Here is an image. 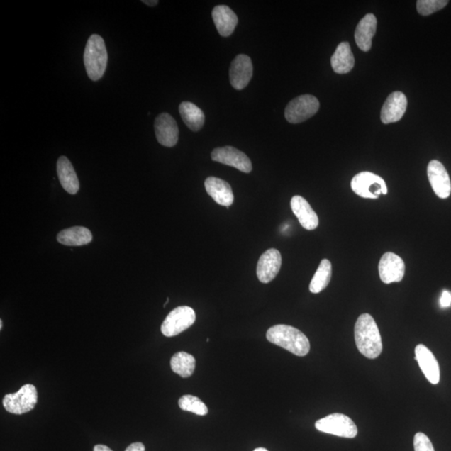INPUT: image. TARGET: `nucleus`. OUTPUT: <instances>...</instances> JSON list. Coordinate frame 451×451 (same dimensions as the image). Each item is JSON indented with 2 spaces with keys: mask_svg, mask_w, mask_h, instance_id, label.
<instances>
[{
  "mask_svg": "<svg viewBox=\"0 0 451 451\" xmlns=\"http://www.w3.org/2000/svg\"><path fill=\"white\" fill-rule=\"evenodd\" d=\"M355 344L360 354L370 360L382 355L383 345L377 323L369 313H364L357 319L355 327Z\"/></svg>",
  "mask_w": 451,
  "mask_h": 451,
  "instance_id": "f257e3e1",
  "label": "nucleus"
},
{
  "mask_svg": "<svg viewBox=\"0 0 451 451\" xmlns=\"http://www.w3.org/2000/svg\"><path fill=\"white\" fill-rule=\"evenodd\" d=\"M267 340L295 355L306 356L310 351L308 338L304 333L292 326L279 324L267 332Z\"/></svg>",
  "mask_w": 451,
  "mask_h": 451,
  "instance_id": "f03ea898",
  "label": "nucleus"
},
{
  "mask_svg": "<svg viewBox=\"0 0 451 451\" xmlns=\"http://www.w3.org/2000/svg\"><path fill=\"white\" fill-rule=\"evenodd\" d=\"M108 54L104 40L92 35L87 41L84 53V63L89 78L97 82L104 75L107 67Z\"/></svg>",
  "mask_w": 451,
  "mask_h": 451,
  "instance_id": "7ed1b4c3",
  "label": "nucleus"
},
{
  "mask_svg": "<svg viewBox=\"0 0 451 451\" xmlns=\"http://www.w3.org/2000/svg\"><path fill=\"white\" fill-rule=\"evenodd\" d=\"M351 188L355 194L363 199H377L386 195L388 188L382 177L369 172L357 174L351 181Z\"/></svg>",
  "mask_w": 451,
  "mask_h": 451,
  "instance_id": "20e7f679",
  "label": "nucleus"
},
{
  "mask_svg": "<svg viewBox=\"0 0 451 451\" xmlns=\"http://www.w3.org/2000/svg\"><path fill=\"white\" fill-rule=\"evenodd\" d=\"M38 402V393L35 385H23L20 391L8 394L3 399V406L13 415H23L34 410Z\"/></svg>",
  "mask_w": 451,
  "mask_h": 451,
  "instance_id": "39448f33",
  "label": "nucleus"
},
{
  "mask_svg": "<svg viewBox=\"0 0 451 451\" xmlns=\"http://www.w3.org/2000/svg\"><path fill=\"white\" fill-rule=\"evenodd\" d=\"M316 428L323 433L344 438H355L358 434L355 423L349 416L343 413H332L316 423Z\"/></svg>",
  "mask_w": 451,
  "mask_h": 451,
  "instance_id": "423d86ee",
  "label": "nucleus"
},
{
  "mask_svg": "<svg viewBox=\"0 0 451 451\" xmlns=\"http://www.w3.org/2000/svg\"><path fill=\"white\" fill-rule=\"evenodd\" d=\"M319 101L311 95L300 96L289 103L285 109V118L292 124L301 123L316 114Z\"/></svg>",
  "mask_w": 451,
  "mask_h": 451,
  "instance_id": "0eeeda50",
  "label": "nucleus"
},
{
  "mask_svg": "<svg viewBox=\"0 0 451 451\" xmlns=\"http://www.w3.org/2000/svg\"><path fill=\"white\" fill-rule=\"evenodd\" d=\"M195 321L194 309L188 306L177 307L168 314L162 323V333L167 337L177 336L189 328Z\"/></svg>",
  "mask_w": 451,
  "mask_h": 451,
  "instance_id": "6e6552de",
  "label": "nucleus"
},
{
  "mask_svg": "<svg viewBox=\"0 0 451 451\" xmlns=\"http://www.w3.org/2000/svg\"><path fill=\"white\" fill-rule=\"evenodd\" d=\"M379 278L384 284L399 283L406 274V265L396 253H384L379 263Z\"/></svg>",
  "mask_w": 451,
  "mask_h": 451,
  "instance_id": "1a4fd4ad",
  "label": "nucleus"
},
{
  "mask_svg": "<svg viewBox=\"0 0 451 451\" xmlns=\"http://www.w3.org/2000/svg\"><path fill=\"white\" fill-rule=\"evenodd\" d=\"M211 156L213 161L235 167L242 172L249 173L252 170V162L247 155L233 147L216 148Z\"/></svg>",
  "mask_w": 451,
  "mask_h": 451,
  "instance_id": "9d476101",
  "label": "nucleus"
},
{
  "mask_svg": "<svg viewBox=\"0 0 451 451\" xmlns=\"http://www.w3.org/2000/svg\"><path fill=\"white\" fill-rule=\"evenodd\" d=\"M427 175L436 196L441 199H448L451 194V182L443 164L436 160L431 161L427 167Z\"/></svg>",
  "mask_w": 451,
  "mask_h": 451,
  "instance_id": "9b49d317",
  "label": "nucleus"
},
{
  "mask_svg": "<svg viewBox=\"0 0 451 451\" xmlns=\"http://www.w3.org/2000/svg\"><path fill=\"white\" fill-rule=\"evenodd\" d=\"M282 265L281 253L271 248L263 252L258 260L257 276L262 284H269L279 274Z\"/></svg>",
  "mask_w": 451,
  "mask_h": 451,
  "instance_id": "f8f14e48",
  "label": "nucleus"
},
{
  "mask_svg": "<svg viewBox=\"0 0 451 451\" xmlns=\"http://www.w3.org/2000/svg\"><path fill=\"white\" fill-rule=\"evenodd\" d=\"M252 73L253 67L250 57L246 55H239L230 67V82L234 89L241 91L250 82Z\"/></svg>",
  "mask_w": 451,
  "mask_h": 451,
  "instance_id": "ddd939ff",
  "label": "nucleus"
},
{
  "mask_svg": "<svg viewBox=\"0 0 451 451\" xmlns=\"http://www.w3.org/2000/svg\"><path fill=\"white\" fill-rule=\"evenodd\" d=\"M155 133L158 143L164 147H173L178 142L179 130L177 121L168 113H162L155 121Z\"/></svg>",
  "mask_w": 451,
  "mask_h": 451,
  "instance_id": "4468645a",
  "label": "nucleus"
},
{
  "mask_svg": "<svg viewBox=\"0 0 451 451\" xmlns=\"http://www.w3.org/2000/svg\"><path fill=\"white\" fill-rule=\"evenodd\" d=\"M407 98L401 91L393 92L388 96L382 110L384 124L394 123L402 119L407 109Z\"/></svg>",
  "mask_w": 451,
  "mask_h": 451,
  "instance_id": "2eb2a0df",
  "label": "nucleus"
},
{
  "mask_svg": "<svg viewBox=\"0 0 451 451\" xmlns=\"http://www.w3.org/2000/svg\"><path fill=\"white\" fill-rule=\"evenodd\" d=\"M415 352L416 360L425 378L432 384H438L440 378V365L433 353L424 345H418Z\"/></svg>",
  "mask_w": 451,
  "mask_h": 451,
  "instance_id": "dca6fc26",
  "label": "nucleus"
},
{
  "mask_svg": "<svg viewBox=\"0 0 451 451\" xmlns=\"http://www.w3.org/2000/svg\"><path fill=\"white\" fill-rule=\"evenodd\" d=\"M206 192L218 205L230 208L234 201L233 192L229 183L220 178L210 177L205 181Z\"/></svg>",
  "mask_w": 451,
  "mask_h": 451,
  "instance_id": "f3484780",
  "label": "nucleus"
},
{
  "mask_svg": "<svg viewBox=\"0 0 451 451\" xmlns=\"http://www.w3.org/2000/svg\"><path fill=\"white\" fill-rule=\"evenodd\" d=\"M291 208L304 228L312 231L318 228L319 223L318 215L304 197L294 196L291 199Z\"/></svg>",
  "mask_w": 451,
  "mask_h": 451,
  "instance_id": "a211bd4d",
  "label": "nucleus"
},
{
  "mask_svg": "<svg viewBox=\"0 0 451 451\" xmlns=\"http://www.w3.org/2000/svg\"><path fill=\"white\" fill-rule=\"evenodd\" d=\"M377 29V18L373 13L366 15L356 27L355 39L361 50L368 52L372 46V39Z\"/></svg>",
  "mask_w": 451,
  "mask_h": 451,
  "instance_id": "6ab92c4d",
  "label": "nucleus"
},
{
  "mask_svg": "<svg viewBox=\"0 0 451 451\" xmlns=\"http://www.w3.org/2000/svg\"><path fill=\"white\" fill-rule=\"evenodd\" d=\"M213 18L219 34L228 37L234 32L238 18L231 9L227 6H218L213 9Z\"/></svg>",
  "mask_w": 451,
  "mask_h": 451,
  "instance_id": "aec40b11",
  "label": "nucleus"
},
{
  "mask_svg": "<svg viewBox=\"0 0 451 451\" xmlns=\"http://www.w3.org/2000/svg\"><path fill=\"white\" fill-rule=\"evenodd\" d=\"M57 174L61 186L69 194H77L79 182L72 162L67 157H60L57 162Z\"/></svg>",
  "mask_w": 451,
  "mask_h": 451,
  "instance_id": "412c9836",
  "label": "nucleus"
},
{
  "mask_svg": "<svg viewBox=\"0 0 451 451\" xmlns=\"http://www.w3.org/2000/svg\"><path fill=\"white\" fill-rule=\"evenodd\" d=\"M331 65L337 74H347L355 67V57L351 47L347 42H342L338 45L335 54L331 57Z\"/></svg>",
  "mask_w": 451,
  "mask_h": 451,
  "instance_id": "4be33fe9",
  "label": "nucleus"
},
{
  "mask_svg": "<svg viewBox=\"0 0 451 451\" xmlns=\"http://www.w3.org/2000/svg\"><path fill=\"white\" fill-rule=\"evenodd\" d=\"M57 240L65 246H83L92 241V234L87 228L74 227L60 232Z\"/></svg>",
  "mask_w": 451,
  "mask_h": 451,
  "instance_id": "5701e85b",
  "label": "nucleus"
},
{
  "mask_svg": "<svg viewBox=\"0 0 451 451\" xmlns=\"http://www.w3.org/2000/svg\"><path fill=\"white\" fill-rule=\"evenodd\" d=\"M179 112L187 128L192 131H199L204 125L205 115L203 111L194 103L184 101L179 106Z\"/></svg>",
  "mask_w": 451,
  "mask_h": 451,
  "instance_id": "b1692460",
  "label": "nucleus"
},
{
  "mask_svg": "<svg viewBox=\"0 0 451 451\" xmlns=\"http://www.w3.org/2000/svg\"><path fill=\"white\" fill-rule=\"evenodd\" d=\"M332 277V265L330 260H323L319 265L316 274L313 277L309 285L310 292L319 294L325 289L330 283Z\"/></svg>",
  "mask_w": 451,
  "mask_h": 451,
  "instance_id": "393cba45",
  "label": "nucleus"
},
{
  "mask_svg": "<svg viewBox=\"0 0 451 451\" xmlns=\"http://www.w3.org/2000/svg\"><path fill=\"white\" fill-rule=\"evenodd\" d=\"M171 367L174 373L182 378H188L194 373L196 360L194 356L186 352H179L172 356Z\"/></svg>",
  "mask_w": 451,
  "mask_h": 451,
  "instance_id": "a878e982",
  "label": "nucleus"
},
{
  "mask_svg": "<svg viewBox=\"0 0 451 451\" xmlns=\"http://www.w3.org/2000/svg\"><path fill=\"white\" fill-rule=\"evenodd\" d=\"M178 405L182 411L194 413L196 415L204 416L208 413V408L205 403L199 397L191 394L183 396L178 401Z\"/></svg>",
  "mask_w": 451,
  "mask_h": 451,
  "instance_id": "bb28decb",
  "label": "nucleus"
},
{
  "mask_svg": "<svg viewBox=\"0 0 451 451\" xmlns=\"http://www.w3.org/2000/svg\"><path fill=\"white\" fill-rule=\"evenodd\" d=\"M448 3L446 0H419L417 1L416 7L420 15L427 16L440 11L447 6Z\"/></svg>",
  "mask_w": 451,
  "mask_h": 451,
  "instance_id": "cd10ccee",
  "label": "nucleus"
},
{
  "mask_svg": "<svg viewBox=\"0 0 451 451\" xmlns=\"http://www.w3.org/2000/svg\"><path fill=\"white\" fill-rule=\"evenodd\" d=\"M413 447L415 451H435L429 437L422 432H418L413 437Z\"/></svg>",
  "mask_w": 451,
  "mask_h": 451,
  "instance_id": "c85d7f7f",
  "label": "nucleus"
},
{
  "mask_svg": "<svg viewBox=\"0 0 451 451\" xmlns=\"http://www.w3.org/2000/svg\"><path fill=\"white\" fill-rule=\"evenodd\" d=\"M440 307L442 308L451 306V293L448 290H444L440 300Z\"/></svg>",
  "mask_w": 451,
  "mask_h": 451,
  "instance_id": "c756f323",
  "label": "nucleus"
},
{
  "mask_svg": "<svg viewBox=\"0 0 451 451\" xmlns=\"http://www.w3.org/2000/svg\"><path fill=\"white\" fill-rule=\"evenodd\" d=\"M126 451H145V448L142 442H135L129 445Z\"/></svg>",
  "mask_w": 451,
  "mask_h": 451,
  "instance_id": "7c9ffc66",
  "label": "nucleus"
},
{
  "mask_svg": "<svg viewBox=\"0 0 451 451\" xmlns=\"http://www.w3.org/2000/svg\"><path fill=\"white\" fill-rule=\"evenodd\" d=\"M94 451H113L109 447H107L106 445H97L94 447Z\"/></svg>",
  "mask_w": 451,
  "mask_h": 451,
  "instance_id": "2f4dec72",
  "label": "nucleus"
},
{
  "mask_svg": "<svg viewBox=\"0 0 451 451\" xmlns=\"http://www.w3.org/2000/svg\"><path fill=\"white\" fill-rule=\"evenodd\" d=\"M143 3L147 4L148 6H156L158 4L157 0H153V1H148V0H143Z\"/></svg>",
  "mask_w": 451,
  "mask_h": 451,
  "instance_id": "473e14b6",
  "label": "nucleus"
},
{
  "mask_svg": "<svg viewBox=\"0 0 451 451\" xmlns=\"http://www.w3.org/2000/svg\"><path fill=\"white\" fill-rule=\"evenodd\" d=\"M253 451H269V450H266L265 448H257L256 450Z\"/></svg>",
  "mask_w": 451,
  "mask_h": 451,
  "instance_id": "72a5a7b5",
  "label": "nucleus"
},
{
  "mask_svg": "<svg viewBox=\"0 0 451 451\" xmlns=\"http://www.w3.org/2000/svg\"><path fill=\"white\" fill-rule=\"evenodd\" d=\"M3 328V321H0V330Z\"/></svg>",
  "mask_w": 451,
  "mask_h": 451,
  "instance_id": "f704fd0d",
  "label": "nucleus"
}]
</instances>
